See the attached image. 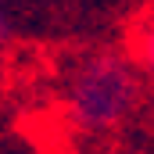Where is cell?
<instances>
[{
  "label": "cell",
  "instance_id": "cell-1",
  "mask_svg": "<svg viewBox=\"0 0 154 154\" xmlns=\"http://www.w3.org/2000/svg\"><path fill=\"white\" fill-rule=\"evenodd\" d=\"M140 68L125 54H82L61 82L68 122L82 133H111L140 104Z\"/></svg>",
  "mask_w": 154,
  "mask_h": 154
},
{
  "label": "cell",
  "instance_id": "cell-3",
  "mask_svg": "<svg viewBox=\"0 0 154 154\" xmlns=\"http://www.w3.org/2000/svg\"><path fill=\"white\" fill-rule=\"evenodd\" d=\"M4 36H7V18H4V4H0V43H4Z\"/></svg>",
  "mask_w": 154,
  "mask_h": 154
},
{
  "label": "cell",
  "instance_id": "cell-2",
  "mask_svg": "<svg viewBox=\"0 0 154 154\" xmlns=\"http://www.w3.org/2000/svg\"><path fill=\"white\" fill-rule=\"evenodd\" d=\"M129 50H133L129 57L140 68V75L154 86V14H147V18L136 22V29L129 36Z\"/></svg>",
  "mask_w": 154,
  "mask_h": 154
}]
</instances>
